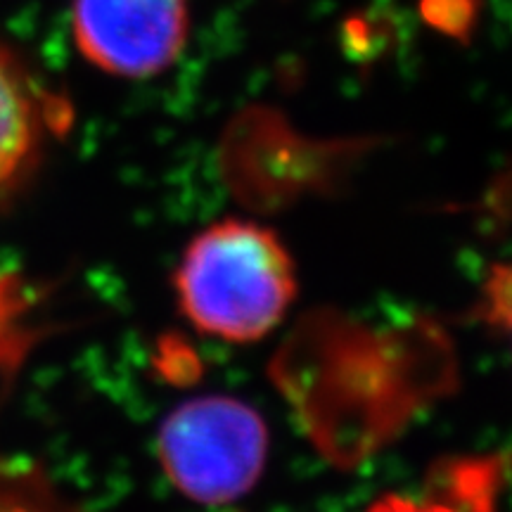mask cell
I'll list each match as a JSON object with an SVG mask.
<instances>
[{
    "label": "cell",
    "instance_id": "277c9868",
    "mask_svg": "<svg viewBox=\"0 0 512 512\" xmlns=\"http://www.w3.org/2000/svg\"><path fill=\"white\" fill-rule=\"evenodd\" d=\"M48 100L29 64L0 41V209L36 171L48 138Z\"/></svg>",
    "mask_w": 512,
    "mask_h": 512
},
{
    "label": "cell",
    "instance_id": "6da1fadb",
    "mask_svg": "<svg viewBox=\"0 0 512 512\" xmlns=\"http://www.w3.org/2000/svg\"><path fill=\"white\" fill-rule=\"evenodd\" d=\"M185 318L223 342L266 337L294 302L297 273L287 247L271 228L226 219L202 230L176 271Z\"/></svg>",
    "mask_w": 512,
    "mask_h": 512
},
{
    "label": "cell",
    "instance_id": "3957f363",
    "mask_svg": "<svg viewBox=\"0 0 512 512\" xmlns=\"http://www.w3.org/2000/svg\"><path fill=\"white\" fill-rule=\"evenodd\" d=\"M74 46L95 69L121 79L164 74L190 38V0H72Z\"/></svg>",
    "mask_w": 512,
    "mask_h": 512
},
{
    "label": "cell",
    "instance_id": "7a4b0ae2",
    "mask_svg": "<svg viewBox=\"0 0 512 512\" xmlns=\"http://www.w3.org/2000/svg\"><path fill=\"white\" fill-rule=\"evenodd\" d=\"M159 460L171 484L202 503H228L259 482L268 432L252 406L230 396H200L164 420Z\"/></svg>",
    "mask_w": 512,
    "mask_h": 512
}]
</instances>
